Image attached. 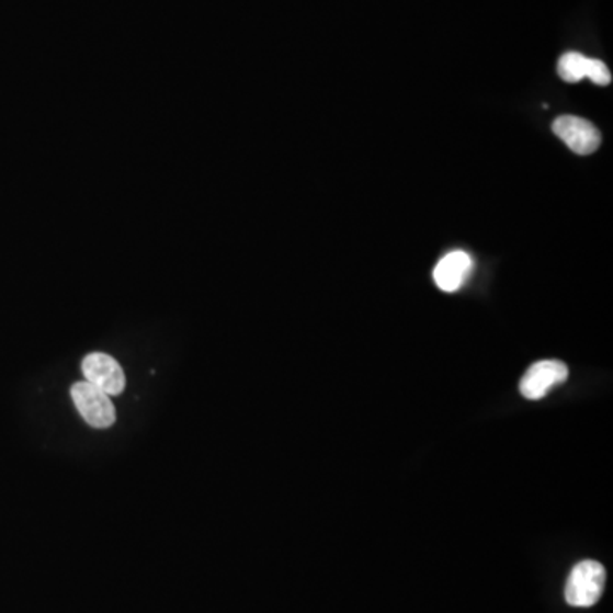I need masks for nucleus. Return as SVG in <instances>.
<instances>
[{"mask_svg": "<svg viewBox=\"0 0 613 613\" xmlns=\"http://www.w3.org/2000/svg\"><path fill=\"white\" fill-rule=\"evenodd\" d=\"M557 73L560 79L571 82V84L583 79H590L597 86H609L612 82V73L605 61L584 57L578 52H568L559 58Z\"/></svg>", "mask_w": 613, "mask_h": 613, "instance_id": "nucleus-6", "label": "nucleus"}, {"mask_svg": "<svg viewBox=\"0 0 613 613\" xmlns=\"http://www.w3.org/2000/svg\"><path fill=\"white\" fill-rule=\"evenodd\" d=\"M606 572L597 560H581L569 575L564 597L571 606L588 609L599 602L605 588Z\"/></svg>", "mask_w": 613, "mask_h": 613, "instance_id": "nucleus-1", "label": "nucleus"}, {"mask_svg": "<svg viewBox=\"0 0 613 613\" xmlns=\"http://www.w3.org/2000/svg\"><path fill=\"white\" fill-rule=\"evenodd\" d=\"M554 134L579 156H590L599 150L602 135L599 128L579 116H559L553 125Z\"/></svg>", "mask_w": 613, "mask_h": 613, "instance_id": "nucleus-4", "label": "nucleus"}, {"mask_svg": "<svg viewBox=\"0 0 613 613\" xmlns=\"http://www.w3.org/2000/svg\"><path fill=\"white\" fill-rule=\"evenodd\" d=\"M70 396H72L77 411L89 427L104 430V428L115 424L116 411L110 396L89 384L88 381L73 384Z\"/></svg>", "mask_w": 613, "mask_h": 613, "instance_id": "nucleus-2", "label": "nucleus"}, {"mask_svg": "<svg viewBox=\"0 0 613 613\" xmlns=\"http://www.w3.org/2000/svg\"><path fill=\"white\" fill-rule=\"evenodd\" d=\"M569 368L557 360H544L526 370L520 382V393L525 399L538 400L547 396L554 387L568 381Z\"/></svg>", "mask_w": 613, "mask_h": 613, "instance_id": "nucleus-5", "label": "nucleus"}, {"mask_svg": "<svg viewBox=\"0 0 613 613\" xmlns=\"http://www.w3.org/2000/svg\"><path fill=\"white\" fill-rule=\"evenodd\" d=\"M473 256L465 251L450 252L434 268V283L446 294H454L467 282L469 274L473 273Z\"/></svg>", "mask_w": 613, "mask_h": 613, "instance_id": "nucleus-7", "label": "nucleus"}, {"mask_svg": "<svg viewBox=\"0 0 613 613\" xmlns=\"http://www.w3.org/2000/svg\"><path fill=\"white\" fill-rule=\"evenodd\" d=\"M82 374L89 384L107 396H120L125 390V374L122 365L111 354L89 353L82 360Z\"/></svg>", "mask_w": 613, "mask_h": 613, "instance_id": "nucleus-3", "label": "nucleus"}]
</instances>
